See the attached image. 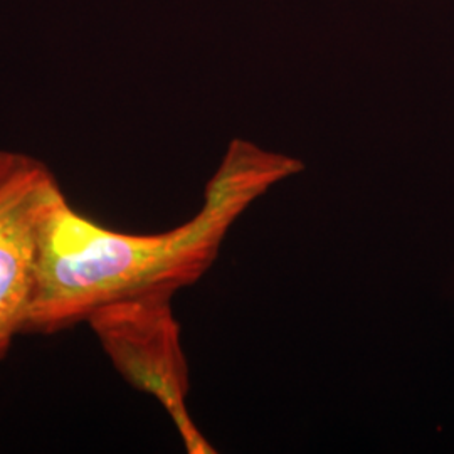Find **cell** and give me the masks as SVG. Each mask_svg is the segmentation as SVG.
<instances>
[{
    "label": "cell",
    "instance_id": "cell-3",
    "mask_svg": "<svg viewBox=\"0 0 454 454\" xmlns=\"http://www.w3.org/2000/svg\"><path fill=\"white\" fill-rule=\"evenodd\" d=\"M56 182L27 155L0 152V360L24 333L44 200Z\"/></svg>",
    "mask_w": 454,
    "mask_h": 454
},
{
    "label": "cell",
    "instance_id": "cell-2",
    "mask_svg": "<svg viewBox=\"0 0 454 454\" xmlns=\"http://www.w3.org/2000/svg\"><path fill=\"white\" fill-rule=\"evenodd\" d=\"M172 293H144L95 309L88 324L116 371L133 387L153 395L179 429L191 454L214 453L187 411L189 367L180 343Z\"/></svg>",
    "mask_w": 454,
    "mask_h": 454
},
{
    "label": "cell",
    "instance_id": "cell-1",
    "mask_svg": "<svg viewBox=\"0 0 454 454\" xmlns=\"http://www.w3.org/2000/svg\"><path fill=\"white\" fill-rule=\"evenodd\" d=\"M301 168L296 159L236 138L206 187L200 211L160 234L99 226L69 204L56 180L41 217L24 333H56L116 300L191 286L211 268L238 217Z\"/></svg>",
    "mask_w": 454,
    "mask_h": 454
}]
</instances>
